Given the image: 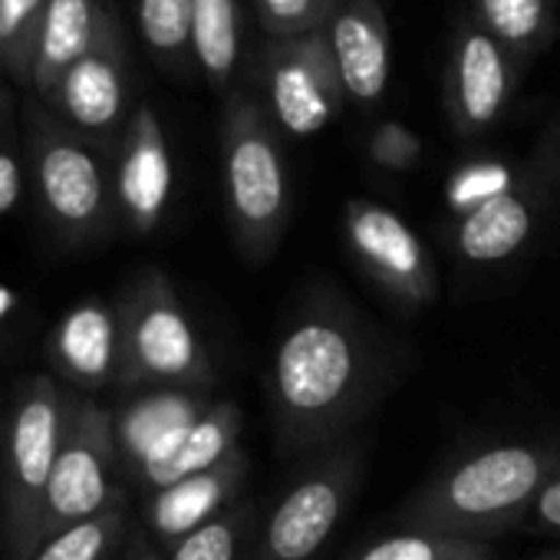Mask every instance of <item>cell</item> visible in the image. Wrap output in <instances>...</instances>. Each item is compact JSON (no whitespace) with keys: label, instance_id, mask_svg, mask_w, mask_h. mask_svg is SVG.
Instances as JSON below:
<instances>
[{"label":"cell","instance_id":"30","mask_svg":"<svg viewBox=\"0 0 560 560\" xmlns=\"http://www.w3.org/2000/svg\"><path fill=\"white\" fill-rule=\"evenodd\" d=\"M514 185H521V182L511 175L508 165H501V162H468L448 178L445 201H448L452 214H462V211H468V208H475V205H481V201H488V198H494V195H501V191H508Z\"/></svg>","mask_w":560,"mask_h":560},{"label":"cell","instance_id":"14","mask_svg":"<svg viewBox=\"0 0 560 560\" xmlns=\"http://www.w3.org/2000/svg\"><path fill=\"white\" fill-rule=\"evenodd\" d=\"M324 40L347 100L366 109L383 103L393 73V44L380 0H337L324 24Z\"/></svg>","mask_w":560,"mask_h":560},{"label":"cell","instance_id":"37","mask_svg":"<svg viewBox=\"0 0 560 560\" xmlns=\"http://www.w3.org/2000/svg\"><path fill=\"white\" fill-rule=\"evenodd\" d=\"M4 83H8V80H4V77H0V86H4Z\"/></svg>","mask_w":560,"mask_h":560},{"label":"cell","instance_id":"33","mask_svg":"<svg viewBox=\"0 0 560 560\" xmlns=\"http://www.w3.org/2000/svg\"><path fill=\"white\" fill-rule=\"evenodd\" d=\"M18 311V298L11 288H0V320H8Z\"/></svg>","mask_w":560,"mask_h":560},{"label":"cell","instance_id":"20","mask_svg":"<svg viewBox=\"0 0 560 560\" xmlns=\"http://www.w3.org/2000/svg\"><path fill=\"white\" fill-rule=\"evenodd\" d=\"M195 70L214 90L231 96L244 60V11L241 0H195L191 18Z\"/></svg>","mask_w":560,"mask_h":560},{"label":"cell","instance_id":"38","mask_svg":"<svg viewBox=\"0 0 560 560\" xmlns=\"http://www.w3.org/2000/svg\"><path fill=\"white\" fill-rule=\"evenodd\" d=\"M485 560H494V557H485Z\"/></svg>","mask_w":560,"mask_h":560},{"label":"cell","instance_id":"35","mask_svg":"<svg viewBox=\"0 0 560 560\" xmlns=\"http://www.w3.org/2000/svg\"><path fill=\"white\" fill-rule=\"evenodd\" d=\"M534 560H560V550H547V553H540V557H534Z\"/></svg>","mask_w":560,"mask_h":560},{"label":"cell","instance_id":"31","mask_svg":"<svg viewBox=\"0 0 560 560\" xmlns=\"http://www.w3.org/2000/svg\"><path fill=\"white\" fill-rule=\"evenodd\" d=\"M422 139L402 122H380L366 139V155L383 172H412L422 159Z\"/></svg>","mask_w":560,"mask_h":560},{"label":"cell","instance_id":"36","mask_svg":"<svg viewBox=\"0 0 560 560\" xmlns=\"http://www.w3.org/2000/svg\"><path fill=\"white\" fill-rule=\"evenodd\" d=\"M136 560H152V557H145V553H142V557H136Z\"/></svg>","mask_w":560,"mask_h":560},{"label":"cell","instance_id":"23","mask_svg":"<svg viewBox=\"0 0 560 560\" xmlns=\"http://www.w3.org/2000/svg\"><path fill=\"white\" fill-rule=\"evenodd\" d=\"M191 18L195 0H136L139 40L155 67L175 80H188L195 70Z\"/></svg>","mask_w":560,"mask_h":560},{"label":"cell","instance_id":"27","mask_svg":"<svg viewBox=\"0 0 560 560\" xmlns=\"http://www.w3.org/2000/svg\"><path fill=\"white\" fill-rule=\"evenodd\" d=\"M122 534H126V514L122 508H113L106 514H96L90 521H80L47 537L31 560H109Z\"/></svg>","mask_w":560,"mask_h":560},{"label":"cell","instance_id":"21","mask_svg":"<svg viewBox=\"0 0 560 560\" xmlns=\"http://www.w3.org/2000/svg\"><path fill=\"white\" fill-rule=\"evenodd\" d=\"M241 425H244V416L234 402H211V409L195 422V429L178 442V448L159 465L152 468L142 485L152 491H162L182 478H191L198 471H208L221 462H228L237 448V439H241Z\"/></svg>","mask_w":560,"mask_h":560},{"label":"cell","instance_id":"4","mask_svg":"<svg viewBox=\"0 0 560 560\" xmlns=\"http://www.w3.org/2000/svg\"><path fill=\"white\" fill-rule=\"evenodd\" d=\"M27 168L47 218L63 237L100 234L116 211L113 152L60 122L34 93H21Z\"/></svg>","mask_w":560,"mask_h":560},{"label":"cell","instance_id":"29","mask_svg":"<svg viewBox=\"0 0 560 560\" xmlns=\"http://www.w3.org/2000/svg\"><path fill=\"white\" fill-rule=\"evenodd\" d=\"M337 0H254V14L267 40H288L324 31Z\"/></svg>","mask_w":560,"mask_h":560},{"label":"cell","instance_id":"13","mask_svg":"<svg viewBox=\"0 0 560 560\" xmlns=\"http://www.w3.org/2000/svg\"><path fill=\"white\" fill-rule=\"evenodd\" d=\"M113 188H116V211L136 234H152L172 205L175 162H172L165 126L155 106L145 100H139L113 152Z\"/></svg>","mask_w":560,"mask_h":560},{"label":"cell","instance_id":"34","mask_svg":"<svg viewBox=\"0 0 560 560\" xmlns=\"http://www.w3.org/2000/svg\"><path fill=\"white\" fill-rule=\"evenodd\" d=\"M553 162H557V172H560V122H557V132H553Z\"/></svg>","mask_w":560,"mask_h":560},{"label":"cell","instance_id":"18","mask_svg":"<svg viewBox=\"0 0 560 560\" xmlns=\"http://www.w3.org/2000/svg\"><path fill=\"white\" fill-rule=\"evenodd\" d=\"M116 21L119 14L113 0H50L27 93L47 100L67 70L80 63Z\"/></svg>","mask_w":560,"mask_h":560},{"label":"cell","instance_id":"8","mask_svg":"<svg viewBox=\"0 0 560 560\" xmlns=\"http://www.w3.org/2000/svg\"><path fill=\"white\" fill-rule=\"evenodd\" d=\"M254 80L264 113L280 136L291 139H311L324 132L347 103L324 31L288 40H264L254 57Z\"/></svg>","mask_w":560,"mask_h":560},{"label":"cell","instance_id":"15","mask_svg":"<svg viewBox=\"0 0 560 560\" xmlns=\"http://www.w3.org/2000/svg\"><path fill=\"white\" fill-rule=\"evenodd\" d=\"M211 402L208 389H152L129 399L113 416L119 462L142 481L178 448Z\"/></svg>","mask_w":560,"mask_h":560},{"label":"cell","instance_id":"24","mask_svg":"<svg viewBox=\"0 0 560 560\" xmlns=\"http://www.w3.org/2000/svg\"><path fill=\"white\" fill-rule=\"evenodd\" d=\"M47 8L50 0H0V77L21 93L31 86Z\"/></svg>","mask_w":560,"mask_h":560},{"label":"cell","instance_id":"9","mask_svg":"<svg viewBox=\"0 0 560 560\" xmlns=\"http://www.w3.org/2000/svg\"><path fill=\"white\" fill-rule=\"evenodd\" d=\"M60 122L106 152H116L139 100L129 34L122 18L103 34V40L67 70L47 100H40Z\"/></svg>","mask_w":560,"mask_h":560},{"label":"cell","instance_id":"28","mask_svg":"<svg viewBox=\"0 0 560 560\" xmlns=\"http://www.w3.org/2000/svg\"><path fill=\"white\" fill-rule=\"evenodd\" d=\"M27 175V145L21 119V90L0 86V218H4L24 195Z\"/></svg>","mask_w":560,"mask_h":560},{"label":"cell","instance_id":"6","mask_svg":"<svg viewBox=\"0 0 560 560\" xmlns=\"http://www.w3.org/2000/svg\"><path fill=\"white\" fill-rule=\"evenodd\" d=\"M363 481V445L347 439L314 455L257 524L247 560H320Z\"/></svg>","mask_w":560,"mask_h":560},{"label":"cell","instance_id":"3","mask_svg":"<svg viewBox=\"0 0 560 560\" xmlns=\"http://www.w3.org/2000/svg\"><path fill=\"white\" fill-rule=\"evenodd\" d=\"M224 208L237 250L250 264L277 254L294 214V185L277 126L250 90H231L221 119Z\"/></svg>","mask_w":560,"mask_h":560},{"label":"cell","instance_id":"32","mask_svg":"<svg viewBox=\"0 0 560 560\" xmlns=\"http://www.w3.org/2000/svg\"><path fill=\"white\" fill-rule=\"evenodd\" d=\"M524 527H530L537 534H560V468L540 488L537 501L530 504V511L524 517Z\"/></svg>","mask_w":560,"mask_h":560},{"label":"cell","instance_id":"25","mask_svg":"<svg viewBox=\"0 0 560 560\" xmlns=\"http://www.w3.org/2000/svg\"><path fill=\"white\" fill-rule=\"evenodd\" d=\"M257 530L254 501H237L195 534L182 537L165 550L162 560H247L250 540Z\"/></svg>","mask_w":560,"mask_h":560},{"label":"cell","instance_id":"16","mask_svg":"<svg viewBox=\"0 0 560 560\" xmlns=\"http://www.w3.org/2000/svg\"><path fill=\"white\" fill-rule=\"evenodd\" d=\"M537 228V198L530 185H514L462 214H452L448 247L465 267L511 260Z\"/></svg>","mask_w":560,"mask_h":560},{"label":"cell","instance_id":"19","mask_svg":"<svg viewBox=\"0 0 560 560\" xmlns=\"http://www.w3.org/2000/svg\"><path fill=\"white\" fill-rule=\"evenodd\" d=\"M54 360L83 389H100L119 380L122 366V327L119 311L86 301L73 307L54 334Z\"/></svg>","mask_w":560,"mask_h":560},{"label":"cell","instance_id":"22","mask_svg":"<svg viewBox=\"0 0 560 560\" xmlns=\"http://www.w3.org/2000/svg\"><path fill=\"white\" fill-rule=\"evenodd\" d=\"M468 18L524 67L544 54L553 37V0H471Z\"/></svg>","mask_w":560,"mask_h":560},{"label":"cell","instance_id":"7","mask_svg":"<svg viewBox=\"0 0 560 560\" xmlns=\"http://www.w3.org/2000/svg\"><path fill=\"white\" fill-rule=\"evenodd\" d=\"M119 383L155 389H211V357L165 273L152 270L139 277L119 311Z\"/></svg>","mask_w":560,"mask_h":560},{"label":"cell","instance_id":"12","mask_svg":"<svg viewBox=\"0 0 560 560\" xmlns=\"http://www.w3.org/2000/svg\"><path fill=\"white\" fill-rule=\"evenodd\" d=\"M524 63L468 14L458 18L445 60V113L462 139L485 136L511 106Z\"/></svg>","mask_w":560,"mask_h":560},{"label":"cell","instance_id":"2","mask_svg":"<svg viewBox=\"0 0 560 560\" xmlns=\"http://www.w3.org/2000/svg\"><path fill=\"white\" fill-rule=\"evenodd\" d=\"M560 468V442H501L448 462L399 508L406 530L475 544L524 527L540 488Z\"/></svg>","mask_w":560,"mask_h":560},{"label":"cell","instance_id":"26","mask_svg":"<svg viewBox=\"0 0 560 560\" xmlns=\"http://www.w3.org/2000/svg\"><path fill=\"white\" fill-rule=\"evenodd\" d=\"M494 557L491 544L425 534V530H399L389 537H380L360 550H353L347 560H485Z\"/></svg>","mask_w":560,"mask_h":560},{"label":"cell","instance_id":"11","mask_svg":"<svg viewBox=\"0 0 560 560\" xmlns=\"http://www.w3.org/2000/svg\"><path fill=\"white\" fill-rule=\"evenodd\" d=\"M116 465H119V445H116L113 412L100 409L96 402H80L77 422L60 448V458L54 465L44 494V514H40L44 540L80 521L119 508V491L113 481Z\"/></svg>","mask_w":560,"mask_h":560},{"label":"cell","instance_id":"1","mask_svg":"<svg viewBox=\"0 0 560 560\" xmlns=\"http://www.w3.org/2000/svg\"><path fill=\"white\" fill-rule=\"evenodd\" d=\"M393 350L337 291L304 301L264 373L277 455L327 452L373 412L393 383Z\"/></svg>","mask_w":560,"mask_h":560},{"label":"cell","instance_id":"10","mask_svg":"<svg viewBox=\"0 0 560 560\" xmlns=\"http://www.w3.org/2000/svg\"><path fill=\"white\" fill-rule=\"evenodd\" d=\"M343 241L360 270L402 311L419 314L439 298V270L425 241L409 221L370 198H353L343 208Z\"/></svg>","mask_w":560,"mask_h":560},{"label":"cell","instance_id":"5","mask_svg":"<svg viewBox=\"0 0 560 560\" xmlns=\"http://www.w3.org/2000/svg\"><path fill=\"white\" fill-rule=\"evenodd\" d=\"M83 399H70L50 376H34L11 416L8 471H4V524L14 560H31L44 544V494L60 448L77 422Z\"/></svg>","mask_w":560,"mask_h":560},{"label":"cell","instance_id":"17","mask_svg":"<svg viewBox=\"0 0 560 560\" xmlns=\"http://www.w3.org/2000/svg\"><path fill=\"white\" fill-rule=\"evenodd\" d=\"M247 481V455L234 452L228 462L198 471L191 478H182L162 491H152L145 504L149 530L165 544H178L182 537L195 534L218 514H224L231 504H237V494Z\"/></svg>","mask_w":560,"mask_h":560}]
</instances>
